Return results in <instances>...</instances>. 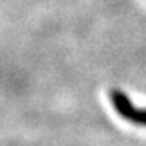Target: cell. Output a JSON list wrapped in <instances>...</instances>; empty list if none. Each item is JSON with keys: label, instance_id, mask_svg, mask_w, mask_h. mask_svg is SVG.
I'll return each mask as SVG.
<instances>
[{"label": "cell", "instance_id": "cell-1", "mask_svg": "<svg viewBox=\"0 0 146 146\" xmlns=\"http://www.w3.org/2000/svg\"><path fill=\"white\" fill-rule=\"evenodd\" d=\"M110 102L120 117H123L128 122L138 123V125H146V109H136L122 91L114 89L110 93Z\"/></svg>", "mask_w": 146, "mask_h": 146}]
</instances>
